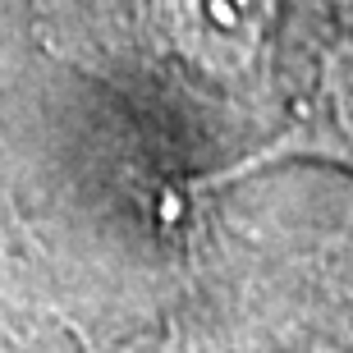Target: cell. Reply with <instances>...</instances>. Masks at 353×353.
Wrapping results in <instances>:
<instances>
[{
    "mask_svg": "<svg viewBox=\"0 0 353 353\" xmlns=\"http://www.w3.org/2000/svg\"><path fill=\"white\" fill-rule=\"evenodd\" d=\"M275 0H170L183 51L211 69H239L257 51Z\"/></svg>",
    "mask_w": 353,
    "mask_h": 353,
    "instance_id": "cell-1",
    "label": "cell"
}]
</instances>
